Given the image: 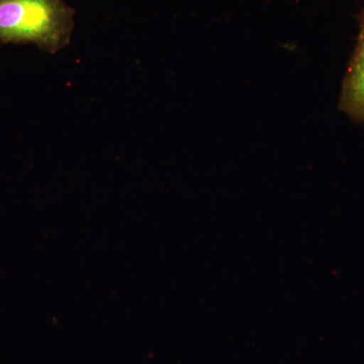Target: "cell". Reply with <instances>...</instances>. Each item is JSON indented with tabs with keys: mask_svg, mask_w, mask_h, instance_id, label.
Returning <instances> with one entry per match:
<instances>
[{
	"mask_svg": "<svg viewBox=\"0 0 364 364\" xmlns=\"http://www.w3.org/2000/svg\"><path fill=\"white\" fill-rule=\"evenodd\" d=\"M74 16L64 0H0V42L32 43L55 54L70 42Z\"/></svg>",
	"mask_w": 364,
	"mask_h": 364,
	"instance_id": "1",
	"label": "cell"
},
{
	"mask_svg": "<svg viewBox=\"0 0 364 364\" xmlns=\"http://www.w3.org/2000/svg\"><path fill=\"white\" fill-rule=\"evenodd\" d=\"M359 33L340 95L339 109L355 122L364 121V11L358 16Z\"/></svg>",
	"mask_w": 364,
	"mask_h": 364,
	"instance_id": "2",
	"label": "cell"
}]
</instances>
